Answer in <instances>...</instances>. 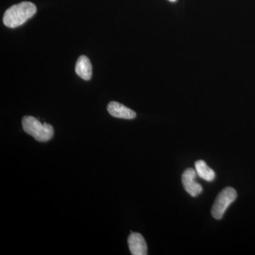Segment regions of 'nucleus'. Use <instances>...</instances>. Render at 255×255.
Here are the masks:
<instances>
[{"label":"nucleus","instance_id":"1","mask_svg":"<svg viewBox=\"0 0 255 255\" xmlns=\"http://www.w3.org/2000/svg\"><path fill=\"white\" fill-rule=\"evenodd\" d=\"M36 5L30 1H23L13 5L5 11L3 23L9 28L21 26L36 12Z\"/></svg>","mask_w":255,"mask_h":255},{"label":"nucleus","instance_id":"2","mask_svg":"<svg viewBox=\"0 0 255 255\" xmlns=\"http://www.w3.org/2000/svg\"><path fill=\"white\" fill-rule=\"evenodd\" d=\"M23 130L38 142H47L53 136L54 130L50 124H42L38 119L31 116H26L22 119Z\"/></svg>","mask_w":255,"mask_h":255},{"label":"nucleus","instance_id":"3","mask_svg":"<svg viewBox=\"0 0 255 255\" xmlns=\"http://www.w3.org/2000/svg\"><path fill=\"white\" fill-rule=\"evenodd\" d=\"M236 198L237 192L232 187H227L221 191L216 198L211 209L213 217L216 220L222 219L226 210L236 200Z\"/></svg>","mask_w":255,"mask_h":255},{"label":"nucleus","instance_id":"4","mask_svg":"<svg viewBox=\"0 0 255 255\" xmlns=\"http://www.w3.org/2000/svg\"><path fill=\"white\" fill-rule=\"evenodd\" d=\"M196 170L191 167L186 169L182 176L183 187L188 194L193 197L199 195L203 191L202 187L196 182Z\"/></svg>","mask_w":255,"mask_h":255},{"label":"nucleus","instance_id":"5","mask_svg":"<svg viewBox=\"0 0 255 255\" xmlns=\"http://www.w3.org/2000/svg\"><path fill=\"white\" fill-rule=\"evenodd\" d=\"M129 250L132 255H146L147 254V247L145 239L141 234L132 233L128 238Z\"/></svg>","mask_w":255,"mask_h":255},{"label":"nucleus","instance_id":"6","mask_svg":"<svg viewBox=\"0 0 255 255\" xmlns=\"http://www.w3.org/2000/svg\"><path fill=\"white\" fill-rule=\"evenodd\" d=\"M107 111L112 117L124 119H133L136 114L125 106L117 102H112L107 106Z\"/></svg>","mask_w":255,"mask_h":255},{"label":"nucleus","instance_id":"7","mask_svg":"<svg viewBox=\"0 0 255 255\" xmlns=\"http://www.w3.org/2000/svg\"><path fill=\"white\" fill-rule=\"evenodd\" d=\"M75 72L79 77L88 81L92 78V67L90 59L85 55L79 57L75 66Z\"/></svg>","mask_w":255,"mask_h":255},{"label":"nucleus","instance_id":"8","mask_svg":"<svg viewBox=\"0 0 255 255\" xmlns=\"http://www.w3.org/2000/svg\"><path fill=\"white\" fill-rule=\"evenodd\" d=\"M196 174L199 177L207 182H212L216 177V173L212 169L210 168L205 161L198 160L195 163Z\"/></svg>","mask_w":255,"mask_h":255},{"label":"nucleus","instance_id":"9","mask_svg":"<svg viewBox=\"0 0 255 255\" xmlns=\"http://www.w3.org/2000/svg\"><path fill=\"white\" fill-rule=\"evenodd\" d=\"M169 1H172V2H173V1H176L177 0H169Z\"/></svg>","mask_w":255,"mask_h":255}]
</instances>
